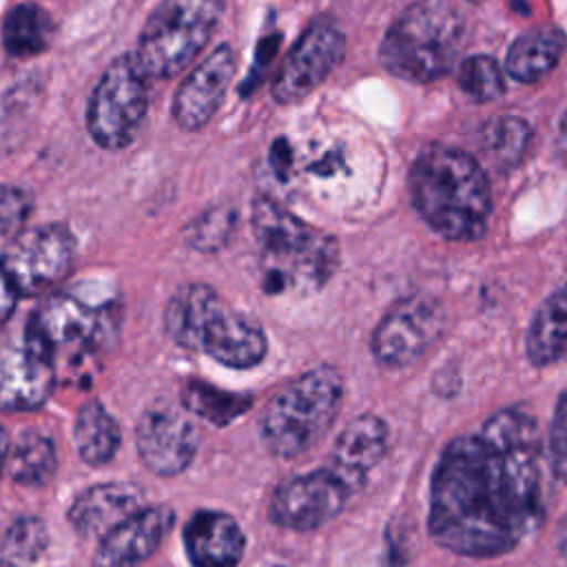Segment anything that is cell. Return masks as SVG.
<instances>
[{"label": "cell", "instance_id": "cell-31", "mask_svg": "<svg viewBox=\"0 0 567 567\" xmlns=\"http://www.w3.org/2000/svg\"><path fill=\"white\" fill-rule=\"evenodd\" d=\"M549 463L554 474L567 485V388L560 392L549 425Z\"/></svg>", "mask_w": 567, "mask_h": 567}, {"label": "cell", "instance_id": "cell-11", "mask_svg": "<svg viewBox=\"0 0 567 567\" xmlns=\"http://www.w3.org/2000/svg\"><path fill=\"white\" fill-rule=\"evenodd\" d=\"M357 489L328 463L315 472L279 483L270 496L268 516L292 532H310L332 520Z\"/></svg>", "mask_w": 567, "mask_h": 567}, {"label": "cell", "instance_id": "cell-9", "mask_svg": "<svg viewBox=\"0 0 567 567\" xmlns=\"http://www.w3.org/2000/svg\"><path fill=\"white\" fill-rule=\"evenodd\" d=\"M73 264V237L60 224L18 230L0 252V270L18 295L53 290Z\"/></svg>", "mask_w": 567, "mask_h": 567}, {"label": "cell", "instance_id": "cell-28", "mask_svg": "<svg viewBox=\"0 0 567 567\" xmlns=\"http://www.w3.org/2000/svg\"><path fill=\"white\" fill-rule=\"evenodd\" d=\"M182 403L190 414H197L215 425H226L250 408L248 396L221 392L202 381H190L182 392Z\"/></svg>", "mask_w": 567, "mask_h": 567}, {"label": "cell", "instance_id": "cell-30", "mask_svg": "<svg viewBox=\"0 0 567 567\" xmlns=\"http://www.w3.org/2000/svg\"><path fill=\"white\" fill-rule=\"evenodd\" d=\"M237 226V213L226 206H215L202 213L186 228V241L195 250L215 252L228 244Z\"/></svg>", "mask_w": 567, "mask_h": 567}, {"label": "cell", "instance_id": "cell-14", "mask_svg": "<svg viewBox=\"0 0 567 567\" xmlns=\"http://www.w3.org/2000/svg\"><path fill=\"white\" fill-rule=\"evenodd\" d=\"M135 445L142 463L153 474L175 476L193 463L199 447V430L182 410L162 403L140 416Z\"/></svg>", "mask_w": 567, "mask_h": 567}, {"label": "cell", "instance_id": "cell-19", "mask_svg": "<svg viewBox=\"0 0 567 567\" xmlns=\"http://www.w3.org/2000/svg\"><path fill=\"white\" fill-rule=\"evenodd\" d=\"M390 427L377 414H359L341 430L332 443L330 465L354 487H363L368 474L385 456Z\"/></svg>", "mask_w": 567, "mask_h": 567}, {"label": "cell", "instance_id": "cell-33", "mask_svg": "<svg viewBox=\"0 0 567 567\" xmlns=\"http://www.w3.org/2000/svg\"><path fill=\"white\" fill-rule=\"evenodd\" d=\"M18 292L16 288L11 286V281L4 277V272L0 270V326L13 315V308H16V301H18Z\"/></svg>", "mask_w": 567, "mask_h": 567}, {"label": "cell", "instance_id": "cell-16", "mask_svg": "<svg viewBox=\"0 0 567 567\" xmlns=\"http://www.w3.org/2000/svg\"><path fill=\"white\" fill-rule=\"evenodd\" d=\"M55 357L66 350H89L106 334V315L71 295H51L27 326Z\"/></svg>", "mask_w": 567, "mask_h": 567}, {"label": "cell", "instance_id": "cell-34", "mask_svg": "<svg viewBox=\"0 0 567 567\" xmlns=\"http://www.w3.org/2000/svg\"><path fill=\"white\" fill-rule=\"evenodd\" d=\"M556 153L567 164V111L560 120V128H558V137H556Z\"/></svg>", "mask_w": 567, "mask_h": 567}, {"label": "cell", "instance_id": "cell-12", "mask_svg": "<svg viewBox=\"0 0 567 567\" xmlns=\"http://www.w3.org/2000/svg\"><path fill=\"white\" fill-rule=\"evenodd\" d=\"M346 35L330 18H317L281 60L272 97L279 104H295L310 95L343 60Z\"/></svg>", "mask_w": 567, "mask_h": 567}, {"label": "cell", "instance_id": "cell-25", "mask_svg": "<svg viewBox=\"0 0 567 567\" xmlns=\"http://www.w3.org/2000/svg\"><path fill=\"white\" fill-rule=\"evenodd\" d=\"M53 40V22L51 16L33 4L24 2L13 7L2 24V44L4 51L13 58H31L40 55L49 49Z\"/></svg>", "mask_w": 567, "mask_h": 567}, {"label": "cell", "instance_id": "cell-24", "mask_svg": "<svg viewBox=\"0 0 567 567\" xmlns=\"http://www.w3.org/2000/svg\"><path fill=\"white\" fill-rule=\"evenodd\" d=\"M73 441L80 458L89 465L109 463L120 447V427L115 419L95 399L86 401L75 416Z\"/></svg>", "mask_w": 567, "mask_h": 567}, {"label": "cell", "instance_id": "cell-17", "mask_svg": "<svg viewBox=\"0 0 567 567\" xmlns=\"http://www.w3.org/2000/svg\"><path fill=\"white\" fill-rule=\"evenodd\" d=\"M173 520L175 514L171 507H142L128 520L100 538L93 567H140L162 545Z\"/></svg>", "mask_w": 567, "mask_h": 567}, {"label": "cell", "instance_id": "cell-21", "mask_svg": "<svg viewBox=\"0 0 567 567\" xmlns=\"http://www.w3.org/2000/svg\"><path fill=\"white\" fill-rule=\"evenodd\" d=\"M567 38L556 24H536L523 31L507 49L505 71L523 82L536 84L547 78L563 58Z\"/></svg>", "mask_w": 567, "mask_h": 567}, {"label": "cell", "instance_id": "cell-10", "mask_svg": "<svg viewBox=\"0 0 567 567\" xmlns=\"http://www.w3.org/2000/svg\"><path fill=\"white\" fill-rule=\"evenodd\" d=\"M443 330V306L430 295H410L379 319L370 337V350L381 365L408 368L441 339Z\"/></svg>", "mask_w": 567, "mask_h": 567}, {"label": "cell", "instance_id": "cell-36", "mask_svg": "<svg viewBox=\"0 0 567 567\" xmlns=\"http://www.w3.org/2000/svg\"><path fill=\"white\" fill-rule=\"evenodd\" d=\"M7 452H9V436H7V430L0 425V474L7 465Z\"/></svg>", "mask_w": 567, "mask_h": 567}, {"label": "cell", "instance_id": "cell-2", "mask_svg": "<svg viewBox=\"0 0 567 567\" xmlns=\"http://www.w3.org/2000/svg\"><path fill=\"white\" fill-rule=\"evenodd\" d=\"M412 204L441 237L474 241L485 235L492 193L483 166L465 151L432 144L414 159L408 177Z\"/></svg>", "mask_w": 567, "mask_h": 567}, {"label": "cell", "instance_id": "cell-3", "mask_svg": "<svg viewBox=\"0 0 567 567\" xmlns=\"http://www.w3.org/2000/svg\"><path fill=\"white\" fill-rule=\"evenodd\" d=\"M252 230L268 295L317 290L339 264L337 239L306 224L272 197L261 195L252 202Z\"/></svg>", "mask_w": 567, "mask_h": 567}, {"label": "cell", "instance_id": "cell-7", "mask_svg": "<svg viewBox=\"0 0 567 567\" xmlns=\"http://www.w3.org/2000/svg\"><path fill=\"white\" fill-rule=\"evenodd\" d=\"M224 11V0H162L146 20L135 60L148 80L182 73L208 44Z\"/></svg>", "mask_w": 567, "mask_h": 567}, {"label": "cell", "instance_id": "cell-5", "mask_svg": "<svg viewBox=\"0 0 567 567\" xmlns=\"http://www.w3.org/2000/svg\"><path fill=\"white\" fill-rule=\"evenodd\" d=\"M343 403V377L323 363L281 385L259 414L264 447L279 458H295L315 447L332 427Z\"/></svg>", "mask_w": 567, "mask_h": 567}, {"label": "cell", "instance_id": "cell-35", "mask_svg": "<svg viewBox=\"0 0 567 567\" xmlns=\"http://www.w3.org/2000/svg\"><path fill=\"white\" fill-rule=\"evenodd\" d=\"M556 547H558V551L563 554V558H567V514H565L563 520L558 523V529H556Z\"/></svg>", "mask_w": 567, "mask_h": 567}, {"label": "cell", "instance_id": "cell-6", "mask_svg": "<svg viewBox=\"0 0 567 567\" xmlns=\"http://www.w3.org/2000/svg\"><path fill=\"white\" fill-rule=\"evenodd\" d=\"M465 38L467 27L456 9L445 2L421 0L388 27L379 58L392 75L427 84L452 71Z\"/></svg>", "mask_w": 567, "mask_h": 567}, {"label": "cell", "instance_id": "cell-29", "mask_svg": "<svg viewBox=\"0 0 567 567\" xmlns=\"http://www.w3.org/2000/svg\"><path fill=\"white\" fill-rule=\"evenodd\" d=\"M456 82H458L461 91L478 104L496 102L507 91L501 64L494 58L483 55V53L470 55L461 62L458 73H456Z\"/></svg>", "mask_w": 567, "mask_h": 567}, {"label": "cell", "instance_id": "cell-27", "mask_svg": "<svg viewBox=\"0 0 567 567\" xmlns=\"http://www.w3.org/2000/svg\"><path fill=\"white\" fill-rule=\"evenodd\" d=\"M49 545L47 527L35 516L16 518L0 538V567H35Z\"/></svg>", "mask_w": 567, "mask_h": 567}, {"label": "cell", "instance_id": "cell-18", "mask_svg": "<svg viewBox=\"0 0 567 567\" xmlns=\"http://www.w3.org/2000/svg\"><path fill=\"white\" fill-rule=\"evenodd\" d=\"M144 505V494L131 483H100L75 496L69 507V523L82 538H104L117 525L137 514Z\"/></svg>", "mask_w": 567, "mask_h": 567}, {"label": "cell", "instance_id": "cell-23", "mask_svg": "<svg viewBox=\"0 0 567 567\" xmlns=\"http://www.w3.org/2000/svg\"><path fill=\"white\" fill-rule=\"evenodd\" d=\"M9 476L24 487H42L51 481L58 467V454L51 436L27 427L18 439L9 441L7 465Z\"/></svg>", "mask_w": 567, "mask_h": 567}, {"label": "cell", "instance_id": "cell-32", "mask_svg": "<svg viewBox=\"0 0 567 567\" xmlns=\"http://www.w3.org/2000/svg\"><path fill=\"white\" fill-rule=\"evenodd\" d=\"M31 213V197L18 186L0 184V237L16 235Z\"/></svg>", "mask_w": 567, "mask_h": 567}, {"label": "cell", "instance_id": "cell-20", "mask_svg": "<svg viewBox=\"0 0 567 567\" xmlns=\"http://www.w3.org/2000/svg\"><path fill=\"white\" fill-rule=\"evenodd\" d=\"M184 549L193 567H237L246 538L230 514L199 509L184 525Z\"/></svg>", "mask_w": 567, "mask_h": 567}, {"label": "cell", "instance_id": "cell-4", "mask_svg": "<svg viewBox=\"0 0 567 567\" xmlns=\"http://www.w3.org/2000/svg\"><path fill=\"white\" fill-rule=\"evenodd\" d=\"M164 330L179 348L202 350L228 368H252L268 352L261 326L230 308L206 284H184L173 292L164 310Z\"/></svg>", "mask_w": 567, "mask_h": 567}, {"label": "cell", "instance_id": "cell-1", "mask_svg": "<svg viewBox=\"0 0 567 567\" xmlns=\"http://www.w3.org/2000/svg\"><path fill=\"white\" fill-rule=\"evenodd\" d=\"M540 518V434L527 410H498L443 447L430 487L434 543L492 558L512 551Z\"/></svg>", "mask_w": 567, "mask_h": 567}, {"label": "cell", "instance_id": "cell-13", "mask_svg": "<svg viewBox=\"0 0 567 567\" xmlns=\"http://www.w3.org/2000/svg\"><path fill=\"white\" fill-rule=\"evenodd\" d=\"M53 352L29 330L0 339V412L40 408L53 390Z\"/></svg>", "mask_w": 567, "mask_h": 567}, {"label": "cell", "instance_id": "cell-26", "mask_svg": "<svg viewBox=\"0 0 567 567\" xmlns=\"http://www.w3.org/2000/svg\"><path fill=\"white\" fill-rule=\"evenodd\" d=\"M532 140V128L516 115H498L485 122L481 131V148L498 171L516 168Z\"/></svg>", "mask_w": 567, "mask_h": 567}, {"label": "cell", "instance_id": "cell-8", "mask_svg": "<svg viewBox=\"0 0 567 567\" xmlns=\"http://www.w3.org/2000/svg\"><path fill=\"white\" fill-rule=\"evenodd\" d=\"M146 106L148 78L133 53L117 55L89 97L86 128L93 142L109 151L128 146L144 122Z\"/></svg>", "mask_w": 567, "mask_h": 567}, {"label": "cell", "instance_id": "cell-22", "mask_svg": "<svg viewBox=\"0 0 567 567\" xmlns=\"http://www.w3.org/2000/svg\"><path fill=\"white\" fill-rule=\"evenodd\" d=\"M525 354L532 365L547 368L567 357V281L534 312L525 334Z\"/></svg>", "mask_w": 567, "mask_h": 567}, {"label": "cell", "instance_id": "cell-15", "mask_svg": "<svg viewBox=\"0 0 567 567\" xmlns=\"http://www.w3.org/2000/svg\"><path fill=\"white\" fill-rule=\"evenodd\" d=\"M235 51L230 44L215 47L177 86L173 117L184 131H199L224 102L235 75Z\"/></svg>", "mask_w": 567, "mask_h": 567}]
</instances>
